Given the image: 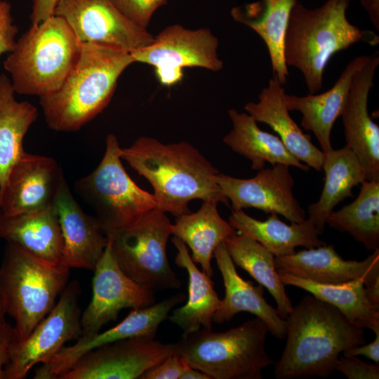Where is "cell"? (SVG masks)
<instances>
[{
  "mask_svg": "<svg viewBox=\"0 0 379 379\" xmlns=\"http://www.w3.org/2000/svg\"><path fill=\"white\" fill-rule=\"evenodd\" d=\"M121 158L151 184L160 211L175 217L190 213L194 199L230 206L216 182L219 171L187 142L164 144L142 136L121 148Z\"/></svg>",
  "mask_w": 379,
  "mask_h": 379,
  "instance_id": "1",
  "label": "cell"
},
{
  "mask_svg": "<svg viewBox=\"0 0 379 379\" xmlns=\"http://www.w3.org/2000/svg\"><path fill=\"white\" fill-rule=\"evenodd\" d=\"M286 321V343L274 363L277 379L326 378L335 371L341 353L366 341L363 328L312 295L303 297Z\"/></svg>",
  "mask_w": 379,
  "mask_h": 379,
  "instance_id": "2",
  "label": "cell"
},
{
  "mask_svg": "<svg viewBox=\"0 0 379 379\" xmlns=\"http://www.w3.org/2000/svg\"><path fill=\"white\" fill-rule=\"evenodd\" d=\"M134 62L131 53L81 44L79 58L60 88L39 97L48 127L60 132L80 130L109 105L119 77Z\"/></svg>",
  "mask_w": 379,
  "mask_h": 379,
  "instance_id": "3",
  "label": "cell"
},
{
  "mask_svg": "<svg viewBox=\"0 0 379 379\" xmlns=\"http://www.w3.org/2000/svg\"><path fill=\"white\" fill-rule=\"evenodd\" d=\"M350 0H327L309 9L298 1L293 6L284 39L287 66L302 73L310 94L322 87L324 72L332 57L360 41L377 45L379 36L352 24L346 12Z\"/></svg>",
  "mask_w": 379,
  "mask_h": 379,
  "instance_id": "4",
  "label": "cell"
},
{
  "mask_svg": "<svg viewBox=\"0 0 379 379\" xmlns=\"http://www.w3.org/2000/svg\"><path fill=\"white\" fill-rule=\"evenodd\" d=\"M81 53L78 41L67 22L52 15L29 29L17 41L4 62L15 93L46 95L60 88Z\"/></svg>",
  "mask_w": 379,
  "mask_h": 379,
  "instance_id": "5",
  "label": "cell"
},
{
  "mask_svg": "<svg viewBox=\"0 0 379 379\" xmlns=\"http://www.w3.org/2000/svg\"><path fill=\"white\" fill-rule=\"evenodd\" d=\"M268 333L258 317L223 332L201 328L182 335L173 352L211 379H262L274 363L265 350Z\"/></svg>",
  "mask_w": 379,
  "mask_h": 379,
  "instance_id": "6",
  "label": "cell"
},
{
  "mask_svg": "<svg viewBox=\"0 0 379 379\" xmlns=\"http://www.w3.org/2000/svg\"><path fill=\"white\" fill-rule=\"evenodd\" d=\"M70 269L41 259L6 241L0 266V291L6 314L15 320V342L26 339L50 312L67 284Z\"/></svg>",
  "mask_w": 379,
  "mask_h": 379,
  "instance_id": "7",
  "label": "cell"
},
{
  "mask_svg": "<svg viewBox=\"0 0 379 379\" xmlns=\"http://www.w3.org/2000/svg\"><path fill=\"white\" fill-rule=\"evenodd\" d=\"M121 149L117 137L109 134L99 165L74 185L107 236L134 225L156 208L153 194L138 186L124 169Z\"/></svg>",
  "mask_w": 379,
  "mask_h": 379,
  "instance_id": "8",
  "label": "cell"
},
{
  "mask_svg": "<svg viewBox=\"0 0 379 379\" xmlns=\"http://www.w3.org/2000/svg\"><path fill=\"white\" fill-rule=\"evenodd\" d=\"M171 226L166 213L154 208L134 225L107 236L121 270L154 292L178 289L182 285L166 253Z\"/></svg>",
  "mask_w": 379,
  "mask_h": 379,
  "instance_id": "9",
  "label": "cell"
},
{
  "mask_svg": "<svg viewBox=\"0 0 379 379\" xmlns=\"http://www.w3.org/2000/svg\"><path fill=\"white\" fill-rule=\"evenodd\" d=\"M218 46V38L210 29H190L176 24L166 27L149 45L131 54L135 62L153 66L159 82L171 86L182 80L185 67L222 69Z\"/></svg>",
  "mask_w": 379,
  "mask_h": 379,
  "instance_id": "10",
  "label": "cell"
},
{
  "mask_svg": "<svg viewBox=\"0 0 379 379\" xmlns=\"http://www.w3.org/2000/svg\"><path fill=\"white\" fill-rule=\"evenodd\" d=\"M81 292L77 281L67 284L58 302L29 336L20 343L13 342L4 368L6 379L26 378L34 366L46 362L67 342L81 336Z\"/></svg>",
  "mask_w": 379,
  "mask_h": 379,
  "instance_id": "11",
  "label": "cell"
},
{
  "mask_svg": "<svg viewBox=\"0 0 379 379\" xmlns=\"http://www.w3.org/2000/svg\"><path fill=\"white\" fill-rule=\"evenodd\" d=\"M53 15L67 22L81 44L132 53L149 45L154 37L124 15L112 0H59Z\"/></svg>",
  "mask_w": 379,
  "mask_h": 379,
  "instance_id": "12",
  "label": "cell"
},
{
  "mask_svg": "<svg viewBox=\"0 0 379 379\" xmlns=\"http://www.w3.org/2000/svg\"><path fill=\"white\" fill-rule=\"evenodd\" d=\"M173 343L140 336L95 348L59 379H137L173 353Z\"/></svg>",
  "mask_w": 379,
  "mask_h": 379,
  "instance_id": "13",
  "label": "cell"
},
{
  "mask_svg": "<svg viewBox=\"0 0 379 379\" xmlns=\"http://www.w3.org/2000/svg\"><path fill=\"white\" fill-rule=\"evenodd\" d=\"M93 272L91 300L81 317V336L100 332L124 309H140L156 302L153 290L135 282L121 270L109 241Z\"/></svg>",
  "mask_w": 379,
  "mask_h": 379,
  "instance_id": "14",
  "label": "cell"
},
{
  "mask_svg": "<svg viewBox=\"0 0 379 379\" xmlns=\"http://www.w3.org/2000/svg\"><path fill=\"white\" fill-rule=\"evenodd\" d=\"M185 299L184 293H177L152 305L132 310L121 321L105 331L80 336L76 343L62 347L43 363L33 378H59L84 354L105 344L140 336L155 338L159 325L168 319L173 309Z\"/></svg>",
  "mask_w": 379,
  "mask_h": 379,
  "instance_id": "15",
  "label": "cell"
},
{
  "mask_svg": "<svg viewBox=\"0 0 379 379\" xmlns=\"http://www.w3.org/2000/svg\"><path fill=\"white\" fill-rule=\"evenodd\" d=\"M216 182L231 202L232 211L255 208L266 213L281 215L291 222H300L305 219V211L293 195L294 180L289 166L286 164L264 168L248 179L219 172Z\"/></svg>",
  "mask_w": 379,
  "mask_h": 379,
  "instance_id": "16",
  "label": "cell"
},
{
  "mask_svg": "<svg viewBox=\"0 0 379 379\" xmlns=\"http://www.w3.org/2000/svg\"><path fill=\"white\" fill-rule=\"evenodd\" d=\"M65 179L53 158L25 152L0 189V214L15 215L54 206Z\"/></svg>",
  "mask_w": 379,
  "mask_h": 379,
  "instance_id": "17",
  "label": "cell"
},
{
  "mask_svg": "<svg viewBox=\"0 0 379 379\" xmlns=\"http://www.w3.org/2000/svg\"><path fill=\"white\" fill-rule=\"evenodd\" d=\"M379 65L378 52L370 55L353 77L340 115L346 145L359 161L366 180L379 181V127L368 113V100Z\"/></svg>",
  "mask_w": 379,
  "mask_h": 379,
  "instance_id": "18",
  "label": "cell"
},
{
  "mask_svg": "<svg viewBox=\"0 0 379 379\" xmlns=\"http://www.w3.org/2000/svg\"><path fill=\"white\" fill-rule=\"evenodd\" d=\"M278 273L319 284H340L361 279L366 288L379 283V248L366 259L345 260L333 245L307 248L288 255L274 257Z\"/></svg>",
  "mask_w": 379,
  "mask_h": 379,
  "instance_id": "19",
  "label": "cell"
},
{
  "mask_svg": "<svg viewBox=\"0 0 379 379\" xmlns=\"http://www.w3.org/2000/svg\"><path fill=\"white\" fill-rule=\"evenodd\" d=\"M54 206L63 237L62 264L93 270L108 244V237L95 216L86 214L74 198L65 179Z\"/></svg>",
  "mask_w": 379,
  "mask_h": 379,
  "instance_id": "20",
  "label": "cell"
},
{
  "mask_svg": "<svg viewBox=\"0 0 379 379\" xmlns=\"http://www.w3.org/2000/svg\"><path fill=\"white\" fill-rule=\"evenodd\" d=\"M213 255L223 279L225 292L220 307L213 315V322L221 324L231 321L239 312H248L262 319L274 337L284 339L287 321L266 301L263 286H255L239 275L224 243L217 246Z\"/></svg>",
  "mask_w": 379,
  "mask_h": 379,
  "instance_id": "21",
  "label": "cell"
},
{
  "mask_svg": "<svg viewBox=\"0 0 379 379\" xmlns=\"http://www.w3.org/2000/svg\"><path fill=\"white\" fill-rule=\"evenodd\" d=\"M369 58L370 55H359L353 58L335 84L324 93L301 97L285 95L288 109L302 114V127L314 134L324 153L333 149L331 135L333 124L343 112L354 76Z\"/></svg>",
  "mask_w": 379,
  "mask_h": 379,
  "instance_id": "22",
  "label": "cell"
},
{
  "mask_svg": "<svg viewBox=\"0 0 379 379\" xmlns=\"http://www.w3.org/2000/svg\"><path fill=\"white\" fill-rule=\"evenodd\" d=\"M282 84L272 78L258 95V101L244 106L248 114L257 122L267 124L275 131L286 147L300 161L318 171L322 170L324 153L311 141L291 118L285 102Z\"/></svg>",
  "mask_w": 379,
  "mask_h": 379,
  "instance_id": "23",
  "label": "cell"
},
{
  "mask_svg": "<svg viewBox=\"0 0 379 379\" xmlns=\"http://www.w3.org/2000/svg\"><path fill=\"white\" fill-rule=\"evenodd\" d=\"M0 239L46 261L62 264L63 237L54 206L15 215L0 214Z\"/></svg>",
  "mask_w": 379,
  "mask_h": 379,
  "instance_id": "24",
  "label": "cell"
},
{
  "mask_svg": "<svg viewBox=\"0 0 379 379\" xmlns=\"http://www.w3.org/2000/svg\"><path fill=\"white\" fill-rule=\"evenodd\" d=\"M229 222L239 234L257 241L275 257L293 254L298 246L312 248L326 244L319 238L322 232L309 218L288 225L278 214L270 213L266 220L261 221L241 209L232 210Z\"/></svg>",
  "mask_w": 379,
  "mask_h": 379,
  "instance_id": "25",
  "label": "cell"
},
{
  "mask_svg": "<svg viewBox=\"0 0 379 379\" xmlns=\"http://www.w3.org/2000/svg\"><path fill=\"white\" fill-rule=\"evenodd\" d=\"M296 0H260L232 9L233 19L254 30L265 44L273 78L282 85L288 77L284 44L291 11Z\"/></svg>",
  "mask_w": 379,
  "mask_h": 379,
  "instance_id": "26",
  "label": "cell"
},
{
  "mask_svg": "<svg viewBox=\"0 0 379 379\" xmlns=\"http://www.w3.org/2000/svg\"><path fill=\"white\" fill-rule=\"evenodd\" d=\"M171 241L177 249L175 263L188 273V297L186 303L173 310L168 319L182 330V335L201 328L212 330L213 315L221 305L214 284L197 267L182 240L173 236Z\"/></svg>",
  "mask_w": 379,
  "mask_h": 379,
  "instance_id": "27",
  "label": "cell"
},
{
  "mask_svg": "<svg viewBox=\"0 0 379 379\" xmlns=\"http://www.w3.org/2000/svg\"><path fill=\"white\" fill-rule=\"evenodd\" d=\"M228 115L232 128L222 140L234 152L248 159L251 168L259 171L269 163L272 166L283 164L305 172L310 170L289 152L278 135L261 130L248 114L230 109Z\"/></svg>",
  "mask_w": 379,
  "mask_h": 379,
  "instance_id": "28",
  "label": "cell"
},
{
  "mask_svg": "<svg viewBox=\"0 0 379 379\" xmlns=\"http://www.w3.org/2000/svg\"><path fill=\"white\" fill-rule=\"evenodd\" d=\"M218 204L204 201L197 212L176 217L171 226V234L189 246L192 260L199 264L201 270L211 277L213 275L211 260L215 249L226 239L238 233L220 216Z\"/></svg>",
  "mask_w": 379,
  "mask_h": 379,
  "instance_id": "29",
  "label": "cell"
},
{
  "mask_svg": "<svg viewBox=\"0 0 379 379\" xmlns=\"http://www.w3.org/2000/svg\"><path fill=\"white\" fill-rule=\"evenodd\" d=\"M322 170L325 182L317 201L307 206L309 219L324 232L326 219L334 208L347 197L352 190L366 180L364 171L356 155L347 146L324 153Z\"/></svg>",
  "mask_w": 379,
  "mask_h": 379,
  "instance_id": "30",
  "label": "cell"
},
{
  "mask_svg": "<svg viewBox=\"0 0 379 379\" xmlns=\"http://www.w3.org/2000/svg\"><path fill=\"white\" fill-rule=\"evenodd\" d=\"M285 285L302 288L336 307L350 322L373 332L379 329V307L370 300L364 281L319 284L288 273H278Z\"/></svg>",
  "mask_w": 379,
  "mask_h": 379,
  "instance_id": "31",
  "label": "cell"
},
{
  "mask_svg": "<svg viewBox=\"0 0 379 379\" xmlns=\"http://www.w3.org/2000/svg\"><path fill=\"white\" fill-rule=\"evenodd\" d=\"M11 79L0 74V189L13 164L25 152L23 139L38 117L36 107L18 102Z\"/></svg>",
  "mask_w": 379,
  "mask_h": 379,
  "instance_id": "32",
  "label": "cell"
},
{
  "mask_svg": "<svg viewBox=\"0 0 379 379\" xmlns=\"http://www.w3.org/2000/svg\"><path fill=\"white\" fill-rule=\"evenodd\" d=\"M224 244L234 265L268 290L276 301L278 314L286 319L293 307L275 268L274 254L257 241L239 233L226 239Z\"/></svg>",
  "mask_w": 379,
  "mask_h": 379,
  "instance_id": "33",
  "label": "cell"
},
{
  "mask_svg": "<svg viewBox=\"0 0 379 379\" xmlns=\"http://www.w3.org/2000/svg\"><path fill=\"white\" fill-rule=\"evenodd\" d=\"M326 224L348 233L368 251L379 248V181L364 180L355 200L333 211Z\"/></svg>",
  "mask_w": 379,
  "mask_h": 379,
  "instance_id": "34",
  "label": "cell"
},
{
  "mask_svg": "<svg viewBox=\"0 0 379 379\" xmlns=\"http://www.w3.org/2000/svg\"><path fill=\"white\" fill-rule=\"evenodd\" d=\"M117 8L128 20L147 29L154 13L167 0H112Z\"/></svg>",
  "mask_w": 379,
  "mask_h": 379,
  "instance_id": "35",
  "label": "cell"
},
{
  "mask_svg": "<svg viewBox=\"0 0 379 379\" xmlns=\"http://www.w3.org/2000/svg\"><path fill=\"white\" fill-rule=\"evenodd\" d=\"M335 370L343 373L349 379H378L379 366L366 363L356 357H339Z\"/></svg>",
  "mask_w": 379,
  "mask_h": 379,
  "instance_id": "36",
  "label": "cell"
},
{
  "mask_svg": "<svg viewBox=\"0 0 379 379\" xmlns=\"http://www.w3.org/2000/svg\"><path fill=\"white\" fill-rule=\"evenodd\" d=\"M18 33V28L13 24L10 2L0 0V56L15 49Z\"/></svg>",
  "mask_w": 379,
  "mask_h": 379,
  "instance_id": "37",
  "label": "cell"
},
{
  "mask_svg": "<svg viewBox=\"0 0 379 379\" xmlns=\"http://www.w3.org/2000/svg\"><path fill=\"white\" fill-rule=\"evenodd\" d=\"M188 366L181 357L173 352L163 361L147 370L140 379H180Z\"/></svg>",
  "mask_w": 379,
  "mask_h": 379,
  "instance_id": "38",
  "label": "cell"
},
{
  "mask_svg": "<svg viewBox=\"0 0 379 379\" xmlns=\"http://www.w3.org/2000/svg\"><path fill=\"white\" fill-rule=\"evenodd\" d=\"M14 341V327L6 321L0 328V379H6L4 368L8 362L11 347Z\"/></svg>",
  "mask_w": 379,
  "mask_h": 379,
  "instance_id": "39",
  "label": "cell"
},
{
  "mask_svg": "<svg viewBox=\"0 0 379 379\" xmlns=\"http://www.w3.org/2000/svg\"><path fill=\"white\" fill-rule=\"evenodd\" d=\"M375 339L366 344L359 345L345 350L342 354L344 357L364 356L377 364L379 362V329L374 331Z\"/></svg>",
  "mask_w": 379,
  "mask_h": 379,
  "instance_id": "40",
  "label": "cell"
},
{
  "mask_svg": "<svg viewBox=\"0 0 379 379\" xmlns=\"http://www.w3.org/2000/svg\"><path fill=\"white\" fill-rule=\"evenodd\" d=\"M58 1L32 0V11L29 16L31 25L39 24L53 15Z\"/></svg>",
  "mask_w": 379,
  "mask_h": 379,
  "instance_id": "41",
  "label": "cell"
},
{
  "mask_svg": "<svg viewBox=\"0 0 379 379\" xmlns=\"http://www.w3.org/2000/svg\"><path fill=\"white\" fill-rule=\"evenodd\" d=\"M366 10L370 20L377 31H379V0H360Z\"/></svg>",
  "mask_w": 379,
  "mask_h": 379,
  "instance_id": "42",
  "label": "cell"
},
{
  "mask_svg": "<svg viewBox=\"0 0 379 379\" xmlns=\"http://www.w3.org/2000/svg\"><path fill=\"white\" fill-rule=\"evenodd\" d=\"M180 379H211L204 372L188 366L182 372Z\"/></svg>",
  "mask_w": 379,
  "mask_h": 379,
  "instance_id": "43",
  "label": "cell"
},
{
  "mask_svg": "<svg viewBox=\"0 0 379 379\" xmlns=\"http://www.w3.org/2000/svg\"><path fill=\"white\" fill-rule=\"evenodd\" d=\"M6 314L5 302L3 295L0 291V328L6 321L5 317Z\"/></svg>",
  "mask_w": 379,
  "mask_h": 379,
  "instance_id": "44",
  "label": "cell"
}]
</instances>
